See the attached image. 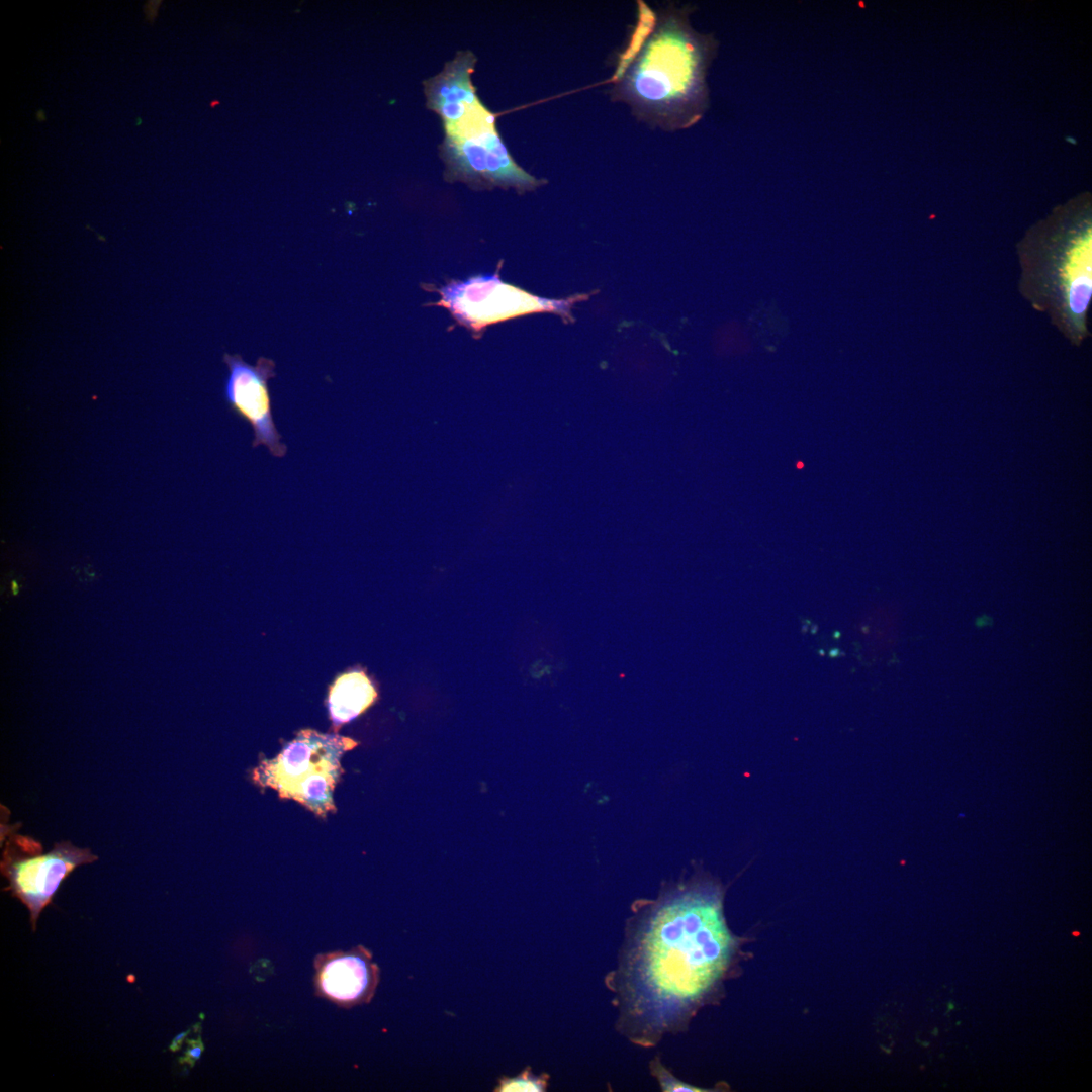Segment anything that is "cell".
Wrapping results in <instances>:
<instances>
[{
  "instance_id": "cell-1",
  "label": "cell",
  "mask_w": 1092,
  "mask_h": 1092,
  "mask_svg": "<svg viewBox=\"0 0 1092 1092\" xmlns=\"http://www.w3.org/2000/svg\"><path fill=\"white\" fill-rule=\"evenodd\" d=\"M738 946L723 892L711 881L666 884L655 899L636 901L604 981L616 1030L644 1049L686 1030L726 978Z\"/></svg>"
},
{
  "instance_id": "cell-2",
  "label": "cell",
  "mask_w": 1092,
  "mask_h": 1092,
  "mask_svg": "<svg viewBox=\"0 0 1092 1092\" xmlns=\"http://www.w3.org/2000/svg\"><path fill=\"white\" fill-rule=\"evenodd\" d=\"M643 12L632 44L620 57L610 96L650 127L689 128L709 107L707 74L718 42L692 26L688 5Z\"/></svg>"
},
{
  "instance_id": "cell-3",
  "label": "cell",
  "mask_w": 1092,
  "mask_h": 1092,
  "mask_svg": "<svg viewBox=\"0 0 1092 1092\" xmlns=\"http://www.w3.org/2000/svg\"><path fill=\"white\" fill-rule=\"evenodd\" d=\"M1018 289L1079 347L1090 336L1092 230L1090 210L1062 211L1028 231L1016 246Z\"/></svg>"
},
{
  "instance_id": "cell-4",
  "label": "cell",
  "mask_w": 1092,
  "mask_h": 1092,
  "mask_svg": "<svg viewBox=\"0 0 1092 1092\" xmlns=\"http://www.w3.org/2000/svg\"><path fill=\"white\" fill-rule=\"evenodd\" d=\"M356 745L348 737L303 729L275 758L262 761L253 779L326 817L336 810L333 791L342 774L341 757Z\"/></svg>"
},
{
  "instance_id": "cell-5",
  "label": "cell",
  "mask_w": 1092,
  "mask_h": 1092,
  "mask_svg": "<svg viewBox=\"0 0 1092 1092\" xmlns=\"http://www.w3.org/2000/svg\"><path fill=\"white\" fill-rule=\"evenodd\" d=\"M447 181L474 188H515L531 191L544 183L513 159L495 126V115L486 107L471 118L444 128L439 147Z\"/></svg>"
},
{
  "instance_id": "cell-6",
  "label": "cell",
  "mask_w": 1092,
  "mask_h": 1092,
  "mask_svg": "<svg viewBox=\"0 0 1092 1092\" xmlns=\"http://www.w3.org/2000/svg\"><path fill=\"white\" fill-rule=\"evenodd\" d=\"M31 837L11 834L6 841L1 860V873L9 881L4 891H10L29 910L35 930L40 912L52 902L61 883L79 866L97 860L87 848L63 841L48 853Z\"/></svg>"
},
{
  "instance_id": "cell-7",
  "label": "cell",
  "mask_w": 1092,
  "mask_h": 1092,
  "mask_svg": "<svg viewBox=\"0 0 1092 1092\" xmlns=\"http://www.w3.org/2000/svg\"><path fill=\"white\" fill-rule=\"evenodd\" d=\"M440 305L447 307L463 325L473 330L535 311H564L566 301L533 296L503 283L497 276L475 277L453 282L441 290Z\"/></svg>"
},
{
  "instance_id": "cell-8",
  "label": "cell",
  "mask_w": 1092,
  "mask_h": 1092,
  "mask_svg": "<svg viewBox=\"0 0 1092 1092\" xmlns=\"http://www.w3.org/2000/svg\"><path fill=\"white\" fill-rule=\"evenodd\" d=\"M223 360L228 366L224 399L236 415L251 425L252 446H266L271 455L284 457L287 447L274 423L268 387V380L275 376V363L261 357L256 365H251L240 355L229 354Z\"/></svg>"
},
{
  "instance_id": "cell-9",
  "label": "cell",
  "mask_w": 1092,
  "mask_h": 1092,
  "mask_svg": "<svg viewBox=\"0 0 1092 1092\" xmlns=\"http://www.w3.org/2000/svg\"><path fill=\"white\" fill-rule=\"evenodd\" d=\"M315 971L318 993L345 1007L369 1002L379 982L378 966L362 945L318 956Z\"/></svg>"
},
{
  "instance_id": "cell-10",
  "label": "cell",
  "mask_w": 1092,
  "mask_h": 1092,
  "mask_svg": "<svg viewBox=\"0 0 1092 1092\" xmlns=\"http://www.w3.org/2000/svg\"><path fill=\"white\" fill-rule=\"evenodd\" d=\"M476 63L473 52L459 51L437 75L424 80L426 105L441 118L443 129L471 118L486 107L472 83Z\"/></svg>"
},
{
  "instance_id": "cell-11",
  "label": "cell",
  "mask_w": 1092,
  "mask_h": 1092,
  "mask_svg": "<svg viewBox=\"0 0 1092 1092\" xmlns=\"http://www.w3.org/2000/svg\"><path fill=\"white\" fill-rule=\"evenodd\" d=\"M377 699V692L363 671H351L340 675L331 686L328 708L333 725L354 720Z\"/></svg>"
},
{
  "instance_id": "cell-12",
  "label": "cell",
  "mask_w": 1092,
  "mask_h": 1092,
  "mask_svg": "<svg viewBox=\"0 0 1092 1092\" xmlns=\"http://www.w3.org/2000/svg\"><path fill=\"white\" fill-rule=\"evenodd\" d=\"M648 1069L650 1075L657 1081L661 1091L663 1092L713 1091V1089L711 1090L698 1087L675 1077L673 1073L664 1065L658 1054H656L649 1061Z\"/></svg>"
},
{
  "instance_id": "cell-13",
  "label": "cell",
  "mask_w": 1092,
  "mask_h": 1092,
  "mask_svg": "<svg viewBox=\"0 0 1092 1092\" xmlns=\"http://www.w3.org/2000/svg\"><path fill=\"white\" fill-rule=\"evenodd\" d=\"M549 1078L550 1076L546 1073H542L540 1075L534 1074L531 1071L530 1067H528L516 1077H503L502 1079H499L498 1086L494 1089V1091H546L549 1083Z\"/></svg>"
},
{
  "instance_id": "cell-14",
  "label": "cell",
  "mask_w": 1092,
  "mask_h": 1092,
  "mask_svg": "<svg viewBox=\"0 0 1092 1092\" xmlns=\"http://www.w3.org/2000/svg\"><path fill=\"white\" fill-rule=\"evenodd\" d=\"M203 1050V1044L200 1038L192 1040L186 1051L185 1057L181 1060V1063H188L189 1065H193L194 1062L200 1059Z\"/></svg>"
},
{
  "instance_id": "cell-15",
  "label": "cell",
  "mask_w": 1092,
  "mask_h": 1092,
  "mask_svg": "<svg viewBox=\"0 0 1092 1092\" xmlns=\"http://www.w3.org/2000/svg\"><path fill=\"white\" fill-rule=\"evenodd\" d=\"M189 1030L179 1033L171 1042L169 1049L172 1052H176L180 1049L184 1039L187 1037Z\"/></svg>"
},
{
  "instance_id": "cell-16",
  "label": "cell",
  "mask_w": 1092,
  "mask_h": 1092,
  "mask_svg": "<svg viewBox=\"0 0 1092 1092\" xmlns=\"http://www.w3.org/2000/svg\"><path fill=\"white\" fill-rule=\"evenodd\" d=\"M35 115H36V119H37L38 121H44V120H46V112H44V110H42V109H38V110L36 111V114H35Z\"/></svg>"
},
{
  "instance_id": "cell-17",
  "label": "cell",
  "mask_w": 1092,
  "mask_h": 1092,
  "mask_svg": "<svg viewBox=\"0 0 1092 1092\" xmlns=\"http://www.w3.org/2000/svg\"><path fill=\"white\" fill-rule=\"evenodd\" d=\"M837 652H838V650H837V649H833V650H831V651H830V656H832V657H834V656H837V655H838V654H837Z\"/></svg>"
},
{
  "instance_id": "cell-18",
  "label": "cell",
  "mask_w": 1092,
  "mask_h": 1092,
  "mask_svg": "<svg viewBox=\"0 0 1092 1092\" xmlns=\"http://www.w3.org/2000/svg\"><path fill=\"white\" fill-rule=\"evenodd\" d=\"M948 1009H949V1010H952V1009H953V1004H952L951 1002H949V1003H948Z\"/></svg>"
},
{
  "instance_id": "cell-19",
  "label": "cell",
  "mask_w": 1092,
  "mask_h": 1092,
  "mask_svg": "<svg viewBox=\"0 0 1092 1092\" xmlns=\"http://www.w3.org/2000/svg\"><path fill=\"white\" fill-rule=\"evenodd\" d=\"M1072 935H1074V936H1079V935H1080V932H1078V931H1074V932H1072Z\"/></svg>"
}]
</instances>
